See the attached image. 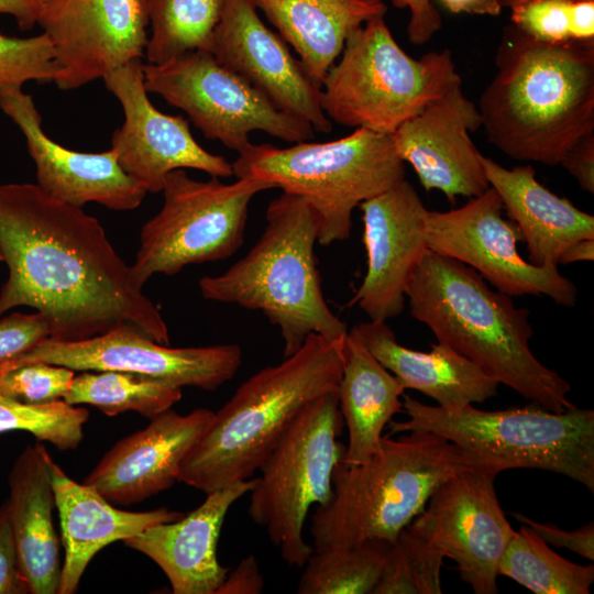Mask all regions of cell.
I'll return each mask as SVG.
<instances>
[{
	"label": "cell",
	"mask_w": 594,
	"mask_h": 594,
	"mask_svg": "<svg viewBox=\"0 0 594 594\" xmlns=\"http://www.w3.org/2000/svg\"><path fill=\"white\" fill-rule=\"evenodd\" d=\"M0 254L9 270L0 317L26 306L46 318L55 341L129 329L169 345L161 311L82 208L36 184H0Z\"/></svg>",
	"instance_id": "obj_1"
},
{
	"label": "cell",
	"mask_w": 594,
	"mask_h": 594,
	"mask_svg": "<svg viewBox=\"0 0 594 594\" xmlns=\"http://www.w3.org/2000/svg\"><path fill=\"white\" fill-rule=\"evenodd\" d=\"M477 105L488 141L508 157L559 165L594 132V40L544 43L514 25Z\"/></svg>",
	"instance_id": "obj_2"
},
{
	"label": "cell",
	"mask_w": 594,
	"mask_h": 594,
	"mask_svg": "<svg viewBox=\"0 0 594 594\" xmlns=\"http://www.w3.org/2000/svg\"><path fill=\"white\" fill-rule=\"evenodd\" d=\"M410 315L485 374L551 411L576 407L571 384L532 353L529 310L470 266L428 250L407 287Z\"/></svg>",
	"instance_id": "obj_3"
},
{
	"label": "cell",
	"mask_w": 594,
	"mask_h": 594,
	"mask_svg": "<svg viewBox=\"0 0 594 594\" xmlns=\"http://www.w3.org/2000/svg\"><path fill=\"white\" fill-rule=\"evenodd\" d=\"M470 470L503 472L496 463L433 432L383 437L367 461L348 464L340 460L336 465L332 494L311 516L314 550L346 548L370 539L395 541L443 482Z\"/></svg>",
	"instance_id": "obj_4"
},
{
	"label": "cell",
	"mask_w": 594,
	"mask_h": 594,
	"mask_svg": "<svg viewBox=\"0 0 594 594\" xmlns=\"http://www.w3.org/2000/svg\"><path fill=\"white\" fill-rule=\"evenodd\" d=\"M342 343L312 333L279 364L243 382L213 413L183 461L178 482L208 494L258 471L302 410L338 389Z\"/></svg>",
	"instance_id": "obj_5"
},
{
	"label": "cell",
	"mask_w": 594,
	"mask_h": 594,
	"mask_svg": "<svg viewBox=\"0 0 594 594\" xmlns=\"http://www.w3.org/2000/svg\"><path fill=\"white\" fill-rule=\"evenodd\" d=\"M319 223L300 197L282 193L266 209L258 241L217 276H204L205 299L262 311L279 329L284 356L295 353L312 333L342 343L346 323L328 306L315 256Z\"/></svg>",
	"instance_id": "obj_6"
},
{
	"label": "cell",
	"mask_w": 594,
	"mask_h": 594,
	"mask_svg": "<svg viewBox=\"0 0 594 594\" xmlns=\"http://www.w3.org/2000/svg\"><path fill=\"white\" fill-rule=\"evenodd\" d=\"M237 178L265 183L304 199L316 212L318 243L346 240L352 212L406 177L392 134L358 128L328 142L288 147L250 143L232 163Z\"/></svg>",
	"instance_id": "obj_7"
},
{
	"label": "cell",
	"mask_w": 594,
	"mask_h": 594,
	"mask_svg": "<svg viewBox=\"0 0 594 594\" xmlns=\"http://www.w3.org/2000/svg\"><path fill=\"white\" fill-rule=\"evenodd\" d=\"M407 419L389 421L391 433L429 431L508 469H539L570 477L594 492V410L551 411L525 407L457 410L403 395Z\"/></svg>",
	"instance_id": "obj_8"
},
{
	"label": "cell",
	"mask_w": 594,
	"mask_h": 594,
	"mask_svg": "<svg viewBox=\"0 0 594 594\" xmlns=\"http://www.w3.org/2000/svg\"><path fill=\"white\" fill-rule=\"evenodd\" d=\"M458 84L451 51L414 58L380 16L348 36L321 81V106L330 121L393 134Z\"/></svg>",
	"instance_id": "obj_9"
},
{
	"label": "cell",
	"mask_w": 594,
	"mask_h": 594,
	"mask_svg": "<svg viewBox=\"0 0 594 594\" xmlns=\"http://www.w3.org/2000/svg\"><path fill=\"white\" fill-rule=\"evenodd\" d=\"M343 426L338 389L328 392L302 410L258 469L249 515L288 565L304 566L314 552L304 525L310 507L332 494L333 470L345 449L338 441Z\"/></svg>",
	"instance_id": "obj_10"
},
{
	"label": "cell",
	"mask_w": 594,
	"mask_h": 594,
	"mask_svg": "<svg viewBox=\"0 0 594 594\" xmlns=\"http://www.w3.org/2000/svg\"><path fill=\"white\" fill-rule=\"evenodd\" d=\"M272 186L246 178L224 184L198 180L185 169L172 170L162 188L161 210L140 233L131 266L139 287L156 274L174 275L185 266L230 257L243 243L252 198Z\"/></svg>",
	"instance_id": "obj_11"
},
{
	"label": "cell",
	"mask_w": 594,
	"mask_h": 594,
	"mask_svg": "<svg viewBox=\"0 0 594 594\" xmlns=\"http://www.w3.org/2000/svg\"><path fill=\"white\" fill-rule=\"evenodd\" d=\"M143 74L148 92L183 110L205 138L238 153L251 143L250 133L254 131L289 143L309 141L315 135L308 122L276 108L209 51L147 63Z\"/></svg>",
	"instance_id": "obj_12"
},
{
	"label": "cell",
	"mask_w": 594,
	"mask_h": 594,
	"mask_svg": "<svg viewBox=\"0 0 594 594\" xmlns=\"http://www.w3.org/2000/svg\"><path fill=\"white\" fill-rule=\"evenodd\" d=\"M503 210L492 187L457 209L428 210V250L470 266L510 297L544 295L560 306L573 307L575 284L558 266H538L521 256L517 246L521 233Z\"/></svg>",
	"instance_id": "obj_13"
},
{
	"label": "cell",
	"mask_w": 594,
	"mask_h": 594,
	"mask_svg": "<svg viewBox=\"0 0 594 594\" xmlns=\"http://www.w3.org/2000/svg\"><path fill=\"white\" fill-rule=\"evenodd\" d=\"M36 362L73 371L130 372L179 388L215 391L239 371L242 349L238 344L170 348L133 330L116 329L80 341L45 339L0 362V370Z\"/></svg>",
	"instance_id": "obj_14"
},
{
	"label": "cell",
	"mask_w": 594,
	"mask_h": 594,
	"mask_svg": "<svg viewBox=\"0 0 594 594\" xmlns=\"http://www.w3.org/2000/svg\"><path fill=\"white\" fill-rule=\"evenodd\" d=\"M497 474L463 471L443 482L408 527L457 562L475 594L497 593L501 558L514 529L502 509Z\"/></svg>",
	"instance_id": "obj_15"
},
{
	"label": "cell",
	"mask_w": 594,
	"mask_h": 594,
	"mask_svg": "<svg viewBox=\"0 0 594 594\" xmlns=\"http://www.w3.org/2000/svg\"><path fill=\"white\" fill-rule=\"evenodd\" d=\"M36 25L53 45L55 85L74 90L142 59L147 0H42Z\"/></svg>",
	"instance_id": "obj_16"
},
{
	"label": "cell",
	"mask_w": 594,
	"mask_h": 594,
	"mask_svg": "<svg viewBox=\"0 0 594 594\" xmlns=\"http://www.w3.org/2000/svg\"><path fill=\"white\" fill-rule=\"evenodd\" d=\"M142 59H133L109 73L107 89L122 107L124 121L111 138L122 169L146 193H161L175 169H197L212 177L233 175L232 163L205 150L182 116L160 111L144 85Z\"/></svg>",
	"instance_id": "obj_17"
},
{
	"label": "cell",
	"mask_w": 594,
	"mask_h": 594,
	"mask_svg": "<svg viewBox=\"0 0 594 594\" xmlns=\"http://www.w3.org/2000/svg\"><path fill=\"white\" fill-rule=\"evenodd\" d=\"M276 108L329 133L332 121L321 106V86L289 45L263 22L252 0H227L207 47Z\"/></svg>",
	"instance_id": "obj_18"
},
{
	"label": "cell",
	"mask_w": 594,
	"mask_h": 594,
	"mask_svg": "<svg viewBox=\"0 0 594 594\" xmlns=\"http://www.w3.org/2000/svg\"><path fill=\"white\" fill-rule=\"evenodd\" d=\"M359 207L366 273L351 304L386 322L403 311L408 280L428 252V209L406 178Z\"/></svg>",
	"instance_id": "obj_19"
},
{
	"label": "cell",
	"mask_w": 594,
	"mask_h": 594,
	"mask_svg": "<svg viewBox=\"0 0 594 594\" xmlns=\"http://www.w3.org/2000/svg\"><path fill=\"white\" fill-rule=\"evenodd\" d=\"M0 109L24 135L36 168V185L44 193L79 208L96 202L127 211L142 204L147 193L122 169L111 147L86 153L53 141L43 130L33 97L22 86H0Z\"/></svg>",
	"instance_id": "obj_20"
},
{
	"label": "cell",
	"mask_w": 594,
	"mask_h": 594,
	"mask_svg": "<svg viewBox=\"0 0 594 594\" xmlns=\"http://www.w3.org/2000/svg\"><path fill=\"white\" fill-rule=\"evenodd\" d=\"M481 127L477 106L458 84L404 122L392 138L424 189L439 190L453 204L457 197H476L490 188L482 153L471 139Z\"/></svg>",
	"instance_id": "obj_21"
},
{
	"label": "cell",
	"mask_w": 594,
	"mask_h": 594,
	"mask_svg": "<svg viewBox=\"0 0 594 594\" xmlns=\"http://www.w3.org/2000/svg\"><path fill=\"white\" fill-rule=\"evenodd\" d=\"M213 411L198 408L180 415L170 408L148 426L119 440L101 458L85 484L111 504L141 503L178 482L182 463Z\"/></svg>",
	"instance_id": "obj_22"
},
{
	"label": "cell",
	"mask_w": 594,
	"mask_h": 594,
	"mask_svg": "<svg viewBox=\"0 0 594 594\" xmlns=\"http://www.w3.org/2000/svg\"><path fill=\"white\" fill-rule=\"evenodd\" d=\"M254 484L255 479H248L210 492L189 514L154 525L123 542L162 569L174 594H216L228 574L217 556L224 518Z\"/></svg>",
	"instance_id": "obj_23"
},
{
	"label": "cell",
	"mask_w": 594,
	"mask_h": 594,
	"mask_svg": "<svg viewBox=\"0 0 594 594\" xmlns=\"http://www.w3.org/2000/svg\"><path fill=\"white\" fill-rule=\"evenodd\" d=\"M46 459L65 550L58 594L75 593L91 559L109 543L184 516L165 507L147 512L118 509L92 486L73 481L48 452Z\"/></svg>",
	"instance_id": "obj_24"
},
{
	"label": "cell",
	"mask_w": 594,
	"mask_h": 594,
	"mask_svg": "<svg viewBox=\"0 0 594 594\" xmlns=\"http://www.w3.org/2000/svg\"><path fill=\"white\" fill-rule=\"evenodd\" d=\"M481 163L490 187L521 233L530 263L558 266L571 243L594 239V217L540 184L530 164L509 169L483 154Z\"/></svg>",
	"instance_id": "obj_25"
},
{
	"label": "cell",
	"mask_w": 594,
	"mask_h": 594,
	"mask_svg": "<svg viewBox=\"0 0 594 594\" xmlns=\"http://www.w3.org/2000/svg\"><path fill=\"white\" fill-rule=\"evenodd\" d=\"M375 359L394 374L405 389H415L457 410L483 403L497 393L498 383L479 366L446 343L437 342L429 351L402 345L386 322L355 324L351 331Z\"/></svg>",
	"instance_id": "obj_26"
},
{
	"label": "cell",
	"mask_w": 594,
	"mask_h": 594,
	"mask_svg": "<svg viewBox=\"0 0 594 594\" xmlns=\"http://www.w3.org/2000/svg\"><path fill=\"white\" fill-rule=\"evenodd\" d=\"M47 452L41 443L26 447L8 477L9 516L31 594H58L63 565Z\"/></svg>",
	"instance_id": "obj_27"
},
{
	"label": "cell",
	"mask_w": 594,
	"mask_h": 594,
	"mask_svg": "<svg viewBox=\"0 0 594 594\" xmlns=\"http://www.w3.org/2000/svg\"><path fill=\"white\" fill-rule=\"evenodd\" d=\"M279 36L297 53L321 86L348 36L366 22L384 16L383 0H252Z\"/></svg>",
	"instance_id": "obj_28"
},
{
	"label": "cell",
	"mask_w": 594,
	"mask_h": 594,
	"mask_svg": "<svg viewBox=\"0 0 594 594\" xmlns=\"http://www.w3.org/2000/svg\"><path fill=\"white\" fill-rule=\"evenodd\" d=\"M342 358L338 397L348 446L341 460L360 464L375 453L385 426L402 411L405 388L350 332L342 343Z\"/></svg>",
	"instance_id": "obj_29"
},
{
	"label": "cell",
	"mask_w": 594,
	"mask_h": 594,
	"mask_svg": "<svg viewBox=\"0 0 594 594\" xmlns=\"http://www.w3.org/2000/svg\"><path fill=\"white\" fill-rule=\"evenodd\" d=\"M182 388L130 372L85 371L75 375L63 398L70 405H90L107 416L136 411L152 419L182 398Z\"/></svg>",
	"instance_id": "obj_30"
},
{
	"label": "cell",
	"mask_w": 594,
	"mask_h": 594,
	"mask_svg": "<svg viewBox=\"0 0 594 594\" xmlns=\"http://www.w3.org/2000/svg\"><path fill=\"white\" fill-rule=\"evenodd\" d=\"M505 575L536 594H588L594 565L556 553L527 526L514 531L498 565Z\"/></svg>",
	"instance_id": "obj_31"
},
{
	"label": "cell",
	"mask_w": 594,
	"mask_h": 594,
	"mask_svg": "<svg viewBox=\"0 0 594 594\" xmlns=\"http://www.w3.org/2000/svg\"><path fill=\"white\" fill-rule=\"evenodd\" d=\"M227 0H147V63L160 64L186 52L206 50Z\"/></svg>",
	"instance_id": "obj_32"
},
{
	"label": "cell",
	"mask_w": 594,
	"mask_h": 594,
	"mask_svg": "<svg viewBox=\"0 0 594 594\" xmlns=\"http://www.w3.org/2000/svg\"><path fill=\"white\" fill-rule=\"evenodd\" d=\"M393 542L370 539L346 548L314 550L304 564L305 570L297 592L299 594H373Z\"/></svg>",
	"instance_id": "obj_33"
},
{
	"label": "cell",
	"mask_w": 594,
	"mask_h": 594,
	"mask_svg": "<svg viewBox=\"0 0 594 594\" xmlns=\"http://www.w3.org/2000/svg\"><path fill=\"white\" fill-rule=\"evenodd\" d=\"M89 411L64 399L26 404L0 393V433L26 431L59 450H75L84 438Z\"/></svg>",
	"instance_id": "obj_34"
},
{
	"label": "cell",
	"mask_w": 594,
	"mask_h": 594,
	"mask_svg": "<svg viewBox=\"0 0 594 594\" xmlns=\"http://www.w3.org/2000/svg\"><path fill=\"white\" fill-rule=\"evenodd\" d=\"M443 554L406 526L393 542L373 594H441Z\"/></svg>",
	"instance_id": "obj_35"
},
{
	"label": "cell",
	"mask_w": 594,
	"mask_h": 594,
	"mask_svg": "<svg viewBox=\"0 0 594 594\" xmlns=\"http://www.w3.org/2000/svg\"><path fill=\"white\" fill-rule=\"evenodd\" d=\"M510 10L512 25L537 41L594 40V0H531Z\"/></svg>",
	"instance_id": "obj_36"
},
{
	"label": "cell",
	"mask_w": 594,
	"mask_h": 594,
	"mask_svg": "<svg viewBox=\"0 0 594 594\" xmlns=\"http://www.w3.org/2000/svg\"><path fill=\"white\" fill-rule=\"evenodd\" d=\"M58 73L53 45L45 33L16 37L0 32V86L54 81Z\"/></svg>",
	"instance_id": "obj_37"
},
{
	"label": "cell",
	"mask_w": 594,
	"mask_h": 594,
	"mask_svg": "<svg viewBox=\"0 0 594 594\" xmlns=\"http://www.w3.org/2000/svg\"><path fill=\"white\" fill-rule=\"evenodd\" d=\"M75 371L43 362L0 370V393L26 404H44L63 399L68 393Z\"/></svg>",
	"instance_id": "obj_38"
},
{
	"label": "cell",
	"mask_w": 594,
	"mask_h": 594,
	"mask_svg": "<svg viewBox=\"0 0 594 594\" xmlns=\"http://www.w3.org/2000/svg\"><path fill=\"white\" fill-rule=\"evenodd\" d=\"M48 338V322L37 311L2 316L0 317V362L14 358Z\"/></svg>",
	"instance_id": "obj_39"
},
{
	"label": "cell",
	"mask_w": 594,
	"mask_h": 594,
	"mask_svg": "<svg viewBox=\"0 0 594 594\" xmlns=\"http://www.w3.org/2000/svg\"><path fill=\"white\" fill-rule=\"evenodd\" d=\"M24 575L12 530L7 499L0 505V594H28Z\"/></svg>",
	"instance_id": "obj_40"
},
{
	"label": "cell",
	"mask_w": 594,
	"mask_h": 594,
	"mask_svg": "<svg viewBox=\"0 0 594 594\" xmlns=\"http://www.w3.org/2000/svg\"><path fill=\"white\" fill-rule=\"evenodd\" d=\"M516 520L525 524L547 544L566 548L576 554L594 560V522L591 521L575 530H563L554 525L537 522L527 516L513 513Z\"/></svg>",
	"instance_id": "obj_41"
},
{
	"label": "cell",
	"mask_w": 594,
	"mask_h": 594,
	"mask_svg": "<svg viewBox=\"0 0 594 594\" xmlns=\"http://www.w3.org/2000/svg\"><path fill=\"white\" fill-rule=\"evenodd\" d=\"M392 3L400 9H409L407 34L410 43L426 44L441 30L442 18L431 0H392Z\"/></svg>",
	"instance_id": "obj_42"
},
{
	"label": "cell",
	"mask_w": 594,
	"mask_h": 594,
	"mask_svg": "<svg viewBox=\"0 0 594 594\" xmlns=\"http://www.w3.org/2000/svg\"><path fill=\"white\" fill-rule=\"evenodd\" d=\"M559 165L575 178L583 191L594 194V132L575 142Z\"/></svg>",
	"instance_id": "obj_43"
},
{
	"label": "cell",
	"mask_w": 594,
	"mask_h": 594,
	"mask_svg": "<svg viewBox=\"0 0 594 594\" xmlns=\"http://www.w3.org/2000/svg\"><path fill=\"white\" fill-rule=\"evenodd\" d=\"M264 580L253 554L243 558L232 572H228L216 594H258Z\"/></svg>",
	"instance_id": "obj_44"
},
{
	"label": "cell",
	"mask_w": 594,
	"mask_h": 594,
	"mask_svg": "<svg viewBox=\"0 0 594 594\" xmlns=\"http://www.w3.org/2000/svg\"><path fill=\"white\" fill-rule=\"evenodd\" d=\"M42 0H0V14L14 19L22 31L33 29L37 23Z\"/></svg>",
	"instance_id": "obj_45"
},
{
	"label": "cell",
	"mask_w": 594,
	"mask_h": 594,
	"mask_svg": "<svg viewBox=\"0 0 594 594\" xmlns=\"http://www.w3.org/2000/svg\"><path fill=\"white\" fill-rule=\"evenodd\" d=\"M442 6L452 13H469L479 15H498L502 6L497 0H440Z\"/></svg>",
	"instance_id": "obj_46"
},
{
	"label": "cell",
	"mask_w": 594,
	"mask_h": 594,
	"mask_svg": "<svg viewBox=\"0 0 594 594\" xmlns=\"http://www.w3.org/2000/svg\"><path fill=\"white\" fill-rule=\"evenodd\" d=\"M594 260V239H581L571 243L560 255L559 264L592 262Z\"/></svg>",
	"instance_id": "obj_47"
},
{
	"label": "cell",
	"mask_w": 594,
	"mask_h": 594,
	"mask_svg": "<svg viewBox=\"0 0 594 594\" xmlns=\"http://www.w3.org/2000/svg\"><path fill=\"white\" fill-rule=\"evenodd\" d=\"M502 8H513L515 6L531 1V0H497Z\"/></svg>",
	"instance_id": "obj_48"
},
{
	"label": "cell",
	"mask_w": 594,
	"mask_h": 594,
	"mask_svg": "<svg viewBox=\"0 0 594 594\" xmlns=\"http://www.w3.org/2000/svg\"><path fill=\"white\" fill-rule=\"evenodd\" d=\"M0 262H2V257H1V254H0Z\"/></svg>",
	"instance_id": "obj_49"
}]
</instances>
